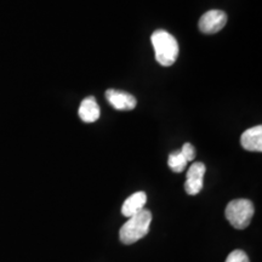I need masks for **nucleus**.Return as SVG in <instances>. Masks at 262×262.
Listing matches in <instances>:
<instances>
[{
  "instance_id": "nucleus-1",
  "label": "nucleus",
  "mask_w": 262,
  "mask_h": 262,
  "mask_svg": "<svg viewBox=\"0 0 262 262\" xmlns=\"http://www.w3.org/2000/svg\"><path fill=\"white\" fill-rule=\"evenodd\" d=\"M156 52V60L160 66L170 67L179 56V42L173 35L166 31L158 29L150 37Z\"/></svg>"
},
{
  "instance_id": "nucleus-2",
  "label": "nucleus",
  "mask_w": 262,
  "mask_h": 262,
  "mask_svg": "<svg viewBox=\"0 0 262 262\" xmlns=\"http://www.w3.org/2000/svg\"><path fill=\"white\" fill-rule=\"evenodd\" d=\"M150 222H152V214L146 209H142L136 215L131 216L120 228L119 237L122 243L129 245L142 239L149 232Z\"/></svg>"
},
{
  "instance_id": "nucleus-3",
  "label": "nucleus",
  "mask_w": 262,
  "mask_h": 262,
  "mask_svg": "<svg viewBox=\"0 0 262 262\" xmlns=\"http://www.w3.org/2000/svg\"><path fill=\"white\" fill-rule=\"evenodd\" d=\"M255 212L254 204L248 199H234L226 208V219L237 229H244L250 225Z\"/></svg>"
},
{
  "instance_id": "nucleus-4",
  "label": "nucleus",
  "mask_w": 262,
  "mask_h": 262,
  "mask_svg": "<svg viewBox=\"0 0 262 262\" xmlns=\"http://www.w3.org/2000/svg\"><path fill=\"white\" fill-rule=\"evenodd\" d=\"M227 24V15L221 10H210L202 16L198 22L199 31L204 34H215Z\"/></svg>"
},
{
  "instance_id": "nucleus-5",
  "label": "nucleus",
  "mask_w": 262,
  "mask_h": 262,
  "mask_svg": "<svg viewBox=\"0 0 262 262\" xmlns=\"http://www.w3.org/2000/svg\"><path fill=\"white\" fill-rule=\"evenodd\" d=\"M206 168L201 162L193 163L187 171V180L185 183V189L189 195H195L202 191L203 180H204Z\"/></svg>"
},
{
  "instance_id": "nucleus-6",
  "label": "nucleus",
  "mask_w": 262,
  "mask_h": 262,
  "mask_svg": "<svg viewBox=\"0 0 262 262\" xmlns=\"http://www.w3.org/2000/svg\"><path fill=\"white\" fill-rule=\"evenodd\" d=\"M106 98L112 107L118 111H131L136 107V98L131 94L110 89L106 91Z\"/></svg>"
},
{
  "instance_id": "nucleus-7",
  "label": "nucleus",
  "mask_w": 262,
  "mask_h": 262,
  "mask_svg": "<svg viewBox=\"0 0 262 262\" xmlns=\"http://www.w3.org/2000/svg\"><path fill=\"white\" fill-rule=\"evenodd\" d=\"M241 143L244 149L251 152H261L262 150V126L257 125L251 129L245 130L242 134Z\"/></svg>"
},
{
  "instance_id": "nucleus-8",
  "label": "nucleus",
  "mask_w": 262,
  "mask_h": 262,
  "mask_svg": "<svg viewBox=\"0 0 262 262\" xmlns=\"http://www.w3.org/2000/svg\"><path fill=\"white\" fill-rule=\"evenodd\" d=\"M147 202V195L145 192H136L133 195L124 202L122 206V214L125 217H131V216L136 215L143 209Z\"/></svg>"
},
{
  "instance_id": "nucleus-9",
  "label": "nucleus",
  "mask_w": 262,
  "mask_h": 262,
  "mask_svg": "<svg viewBox=\"0 0 262 262\" xmlns=\"http://www.w3.org/2000/svg\"><path fill=\"white\" fill-rule=\"evenodd\" d=\"M100 107L95 100V97L89 96L81 101L79 107V117L85 123H94L100 118Z\"/></svg>"
},
{
  "instance_id": "nucleus-10",
  "label": "nucleus",
  "mask_w": 262,
  "mask_h": 262,
  "mask_svg": "<svg viewBox=\"0 0 262 262\" xmlns=\"http://www.w3.org/2000/svg\"><path fill=\"white\" fill-rule=\"evenodd\" d=\"M187 163L188 162L185 159V157L182 156L180 150L172 152L168 158V165L173 172H182L187 166Z\"/></svg>"
},
{
  "instance_id": "nucleus-11",
  "label": "nucleus",
  "mask_w": 262,
  "mask_h": 262,
  "mask_svg": "<svg viewBox=\"0 0 262 262\" xmlns=\"http://www.w3.org/2000/svg\"><path fill=\"white\" fill-rule=\"evenodd\" d=\"M225 262H250L249 261L248 255L243 250H233L228 255Z\"/></svg>"
},
{
  "instance_id": "nucleus-12",
  "label": "nucleus",
  "mask_w": 262,
  "mask_h": 262,
  "mask_svg": "<svg viewBox=\"0 0 262 262\" xmlns=\"http://www.w3.org/2000/svg\"><path fill=\"white\" fill-rule=\"evenodd\" d=\"M180 152L182 153V156L185 157V159L187 160V162H192V160L195 158V149L191 143H185Z\"/></svg>"
}]
</instances>
